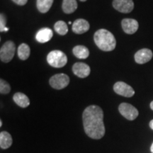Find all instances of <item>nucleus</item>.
Instances as JSON below:
<instances>
[{
	"label": "nucleus",
	"mask_w": 153,
	"mask_h": 153,
	"mask_svg": "<svg viewBox=\"0 0 153 153\" xmlns=\"http://www.w3.org/2000/svg\"><path fill=\"white\" fill-rule=\"evenodd\" d=\"M85 131L89 137L99 140L105 134L104 112L101 107L91 105L85 108L82 114Z\"/></svg>",
	"instance_id": "nucleus-1"
},
{
	"label": "nucleus",
	"mask_w": 153,
	"mask_h": 153,
	"mask_svg": "<svg viewBox=\"0 0 153 153\" xmlns=\"http://www.w3.org/2000/svg\"><path fill=\"white\" fill-rule=\"evenodd\" d=\"M96 45L103 51H114L116 45V41L112 33L106 29H99L94 36Z\"/></svg>",
	"instance_id": "nucleus-2"
},
{
	"label": "nucleus",
	"mask_w": 153,
	"mask_h": 153,
	"mask_svg": "<svg viewBox=\"0 0 153 153\" xmlns=\"http://www.w3.org/2000/svg\"><path fill=\"white\" fill-rule=\"evenodd\" d=\"M47 61L48 64L53 68H60L64 67L68 62V57L62 51L55 50L51 51L48 55Z\"/></svg>",
	"instance_id": "nucleus-3"
},
{
	"label": "nucleus",
	"mask_w": 153,
	"mask_h": 153,
	"mask_svg": "<svg viewBox=\"0 0 153 153\" xmlns=\"http://www.w3.org/2000/svg\"><path fill=\"white\" fill-rule=\"evenodd\" d=\"M16 47L14 42L9 41H7L1 46L0 50V58L4 62H9L12 60L14 56Z\"/></svg>",
	"instance_id": "nucleus-4"
},
{
	"label": "nucleus",
	"mask_w": 153,
	"mask_h": 153,
	"mask_svg": "<svg viewBox=\"0 0 153 153\" xmlns=\"http://www.w3.org/2000/svg\"><path fill=\"white\" fill-rule=\"evenodd\" d=\"M49 83L53 89H62L69 85L70 77L65 74H57L50 79Z\"/></svg>",
	"instance_id": "nucleus-5"
},
{
	"label": "nucleus",
	"mask_w": 153,
	"mask_h": 153,
	"mask_svg": "<svg viewBox=\"0 0 153 153\" xmlns=\"http://www.w3.org/2000/svg\"><path fill=\"white\" fill-rule=\"evenodd\" d=\"M120 114L129 120H133L137 117L139 113L135 107L128 103H122L118 106Z\"/></svg>",
	"instance_id": "nucleus-6"
},
{
	"label": "nucleus",
	"mask_w": 153,
	"mask_h": 153,
	"mask_svg": "<svg viewBox=\"0 0 153 153\" xmlns=\"http://www.w3.org/2000/svg\"><path fill=\"white\" fill-rule=\"evenodd\" d=\"M114 90L117 94L125 97H131L135 94L133 87L123 82H117L115 83Z\"/></svg>",
	"instance_id": "nucleus-7"
},
{
	"label": "nucleus",
	"mask_w": 153,
	"mask_h": 153,
	"mask_svg": "<svg viewBox=\"0 0 153 153\" xmlns=\"http://www.w3.org/2000/svg\"><path fill=\"white\" fill-rule=\"evenodd\" d=\"M112 4L115 9L124 14L131 12L134 9L133 0H114Z\"/></svg>",
	"instance_id": "nucleus-8"
},
{
	"label": "nucleus",
	"mask_w": 153,
	"mask_h": 153,
	"mask_svg": "<svg viewBox=\"0 0 153 153\" xmlns=\"http://www.w3.org/2000/svg\"><path fill=\"white\" fill-rule=\"evenodd\" d=\"M73 73L80 78H86L90 74L89 66L84 62H76L72 66Z\"/></svg>",
	"instance_id": "nucleus-9"
},
{
	"label": "nucleus",
	"mask_w": 153,
	"mask_h": 153,
	"mask_svg": "<svg viewBox=\"0 0 153 153\" xmlns=\"http://www.w3.org/2000/svg\"><path fill=\"white\" fill-rule=\"evenodd\" d=\"M123 31L127 34H133L138 29L139 24L136 20L133 19H124L121 22Z\"/></svg>",
	"instance_id": "nucleus-10"
},
{
	"label": "nucleus",
	"mask_w": 153,
	"mask_h": 153,
	"mask_svg": "<svg viewBox=\"0 0 153 153\" xmlns=\"http://www.w3.org/2000/svg\"><path fill=\"white\" fill-rule=\"evenodd\" d=\"M152 51L148 48L140 50L135 54V60L138 64H145L152 58Z\"/></svg>",
	"instance_id": "nucleus-11"
},
{
	"label": "nucleus",
	"mask_w": 153,
	"mask_h": 153,
	"mask_svg": "<svg viewBox=\"0 0 153 153\" xmlns=\"http://www.w3.org/2000/svg\"><path fill=\"white\" fill-rule=\"evenodd\" d=\"M72 31L76 34H82L89 29V24L85 19H76L72 24Z\"/></svg>",
	"instance_id": "nucleus-12"
},
{
	"label": "nucleus",
	"mask_w": 153,
	"mask_h": 153,
	"mask_svg": "<svg viewBox=\"0 0 153 153\" xmlns=\"http://www.w3.org/2000/svg\"><path fill=\"white\" fill-rule=\"evenodd\" d=\"M53 30L49 28H43L37 32L36 36V41L41 43H45L51 41L53 38Z\"/></svg>",
	"instance_id": "nucleus-13"
},
{
	"label": "nucleus",
	"mask_w": 153,
	"mask_h": 153,
	"mask_svg": "<svg viewBox=\"0 0 153 153\" xmlns=\"http://www.w3.org/2000/svg\"><path fill=\"white\" fill-rule=\"evenodd\" d=\"M13 99L18 106L22 107V108H26L30 104V100L28 97L23 93H16L13 97Z\"/></svg>",
	"instance_id": "nucleus-14"
},
{
	"label": "nucleus",
	"mask_w": 153,
	"mask_h": 153,
	"mask_svg": "<svg viewBox=\"0 0 153 153\" xmlns=\"http://www.w3.org/2000/svg\"><path fill=\"white\" fill-rule=\"evenodd\" d=\"M13 140L10 133L7 131H1L0 133V147L2 149L10 148L12 145Z\"/></svg>",
	"instance_id": "nucleus-15"
},
{
	"label": "nucleus",
	"mask_w": 153,
	"mask_h": 153,
	"mask_svg": "<svg viewBox=\"0 0 153 153\" xmlns=\"http://www.w3.org/2000/svg\"><path fill=\"white\" fill-rule=\"evenodd\" d=\"M62 8L65 14H72L77 9V2L76 0H63Z\"/></svg>",
	"instance_id": "nucleus-16"
},
{
	"label": "nucleus",
	"mask_w": 153,
	"mask_h": 153,
	"mask_svg": "<svg viewBox=\"0 0 153 153\" xmlns=\"http://www.w3.org/2000/svg\"><path fill=\"white\" fill-rule=\"evenodd\" d=\"M72 52H73V54L79 59H86L89 55V49L84 45H76L72 50Z\"/></svg>",
	"instance_id": "nucleus-17"
},
{
	"label": "nucleus",
	"mask_w": 153,
	"mask_h": 153,
	"mask_svg": "<svg viewBox=\"0 0 153 153\" xmlns=\"http://www.w3.org/2000/svg\"><path fill=\"white\" fill-rule=\"evenodd\" d=\"M53 3V0H37L36 7L38 10L41 13H46L51 8Z\"/></svg>",
	"instance_id": "nucleus-18"
},
{
	"label": "nucleus",
	"mask_w": 153,
	"mask_h": 153,
	"mask_svg": "<svg viewBox=\"0 0 153 153\" xmlns=\"http://www.w3.org/2000/svg\"><path fill=\"white\" fill-rule=\"evenodd\" d=\"M30 47L26 43H22L19 46L18 56L22 60H27L30 55Z\"/></svg>",
	"instance_id": "nucleus-19"
},
{
	"label": "nucleus",
	"mask_w": 153,
	"mask_h": 153,
	"mask_svg": "<svg viewBox=\"0 0 153 153\" xmlns=\"http://www.w3.org/2000/svg\"><path fill=\"white\" fill-rule=\"evenodd\" d=\"M55 30L61 36L66 35L68 32V25L63 21H58L54 25Z\"/></svg>",
	"instance_id": "nucleus-20"
},
{
	"label": "nucleus",
	"mask_w": 153,
	"mask_h": 153,
	"mask_svg": "<svg viewBox=\"0 0 153 153\" xmlns=\"http://www.w3.org/2000/svg\"><path fill=\"white\" fill-rule=\"evenodd\" d=\"M11 91V87L7 82L3 79H0V93L1 94H7Z\"/></svg>",
	"instance_id": "nucleus-21"
},
{
	"label": "nucleus",
	"mask_w": 153,
	"mask_h": 153,
	"mask_svg": "<svg viewBox=\"0 0 153 153\" xmlns=\"http://www.w3.org/2000/svg\"><path fill=\"white\" fill-rule=\"evenodd\" d=\"M6 24H7V19H6L4 14H1L0 15V31H5V29L7 28L6 26Z\"/></svg>",
	"instance_id": "nucleus-22"
},
{
	"label": "nucleus",
	"mask_w": 153,
	"mask_h": 153,
	"mask_svg": "<svg viewBox=\"0 0 153 153\" xmlns=\"http://www.w3.org/2000/svg\"><path fill=\"white\" fill-rule=\"evenodd\" d=\"M16 4L20 5V6H24L27 3L28 0H12Z\"/></svg>",
	"instance_id": "nucleus-23"
},
{
	"label": "nucleus",
	"mask_w": 153,
	"mask_h": 153,
	"mask_svg": "<svg viewBox=\"0 0 153 153\" xmlns=\"http://www.w3.org/2000/svg\"><path fill=\"white\" fill-rule=\"evenodd\" d=\"M150 127L151 128V129L153 130V119L150 122Z\"/></svg>",
	"instance_id": "nucleus-24"
},
{
	"label": "nucleus",
	"mask_w": 153,
	"mask_h": 153,
	"mask_svg": "<svg viewBox=\"0 0 153 153\" xmlns=\"http://www.w3.org/2000/svg\"><path fill=\"white\" fill-rule=\"evenodd\" d=\"M150 108H151V109L153 110V101L150 103Z\"/></svg>",
	"instance_id": "nucleus-25"
},
{
	"label": "nucleus",
	"mask_w": 153,
	"mask_h": 153,
	"mask_svg": "<svg viewBox=\"0 0 153 153\" xmlns=\"http://www.w3.org/2000/svg\"><path fill=\"white\" fill-rule=\"evenodd\" d=\"M150 150H151V152H152V153H153V143H152V145H151V148H150Z\"/></svg>",
	"instance_id": "nucleus-26"
},
{
	"label": "nucleus",
	"mask_w": 153,
	"mask_h": 153,
	"mask_svg": "<svg viewBox=\"0 0 153 153\" xmlns=\"http://www.w3.org/2000/svg\"><path fill=\"white\" fill-rule=\"evenodd\" d=\"M1 126H2V121H1V120H0V126L1 127Z\"/></svg>",
	"instance_id": "nucleus-27"
},
{
	"label": "nucleus",
	"mask_w": 153,
	"mask_h": 153,
	"mask_svg": "<svg viewBox=\"0 0 153 153\" xmlns=\"http://www.w3.org/2000/svg\"><path fill=\"white\" fill-rule=\"evenodd\" d=\"M80 1H86L87 0H80Z\"/></svg>",
	"instance_id": "nucleus-28"
}]
</instances>
